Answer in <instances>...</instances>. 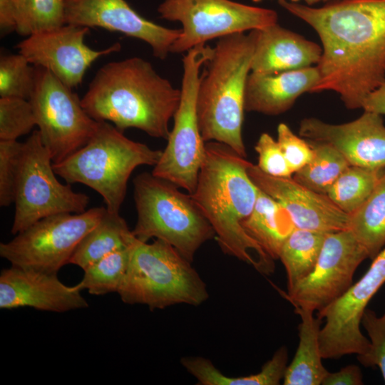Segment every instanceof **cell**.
<instances>
[{"label": "cell", "instance_id": "obj_17", "mask_svg": "<svg viewBox=\"0 0 385 385\" xmlns=\"http://www.w3.org/2000/svg\"><path fill=\"white\" fill-rule=\"evenodd\" d=\"M299 134L330 145L350 165L385 168V125L380 114L364 111L356 119L342 124L306 118L299 123Z\"/></svg>", "mask_w": 385, "mask_h": 385}, {"label": "cell", "instance_id": "obj_18", "mask_svg": "<svg viewBox=\"0 0 385 385\" xmlns=\"http://www.w3.org/2000/svg\"><path fill=\"white\" fill-rule=\"evenodd\" d=\"M248 175L255 185L275 200L288 213L297 228L326 233L349 229V215L327 195L315 192L293 178H277L251 164Z\"/></svg>", "mask_w": 385, "mask_h": 385}, {"label": "cell", "instance_id": "obj_5", "mask_svg": "<svg viewBox=\"0 0 385 385\" xmlns=\"http://www.w3.org/2000/svg\"><path fill=\"white\" fill-rule=\"evenodd\" d=\"M162 152L128 138L107 121H99L90 140L67 158L53 163V168L68 183H81L97 192L108 212H119L133 170L140 165L154 166Z\"/></svg>", "mask_w": 385, "mask_h": 385}, {"label": "cell", "instance_id": "obj_41", "mask_svg": "<svg viewBox=\"0 0 385 385\" xmlns=\"http://www.w3.org/2000/svg\"><path fill=\"white\" fill-rule=\"evenodd\" d=\"M304 1H305L307 5L312 6L315 4L320 3V2L327 3V2L336 1V0H304Z\"/></svg>", "mask_w": 385, "mask_h": 385}, {"label": "cell", "instance_id": "obj_38", "mask_svg": "<svg viewBox=\"0 0 385 385\" xmlns=\"http://www.w3.org/2000/svg\"><path fill=\"white\" fill-rule=\"evenodd\" d=\"M362 374L360 368L355 364L347 365L336 372H329L322 385H361Z\"/></svg>", "mask_w": 385, "mask_h": 385}, {"label": "cell", "instance_id": "obj_7", "mask_svg": "<svg viewBox=\"0 0 385 385\" xmlns=\"http://www.w3.org/2000/svg\"><path fill=\"white\" fill-rule=\"evenodd\" d=\"M133 185L138 217L131 231L139 240H163L192 262L200 246L215 237L190 194L175 184L144 172Z\"/></svg>", "mask_w": 385, "mask_h": 385}, {"label": "cell", "instance_id": "obj_24", "mask_svg": "<svg viewBox=\"0 0 385 385\" xmlns=\"http://www.w3.org/2000/svg\"><path fill=\"white\" fill-rule=\"evenodd\" d=\"M133 237L119 212L106 210L99 222L79 242L69 263L84 270L109 253L128 247Z\"/></svg>", "mask_w": 385, "mask_h": 385}, {"label": "cell", "instance_id": "obj_2", "mask_svg": "<svg viewBox=\"0 0 385 385\" xmlns=\"http://www.w3.org/2000/svg\"><path fill=\"white\" fill-rule=\"evenodd\" d=\"M205 157L190 194L212 226L221 250L263 274L274 270V259L242 226L255 206L258 188L247 170L252 163L230 146L205 143Z\"/></svg>", "mask_w": 385, "mask_h": 385}, {"label": "cell", "instance_id": "obj_13", "mask_svg": "<svg viewBox=\"0 0 385 385\" xmlns=\"http://www.w3.org/2000/svg\"><path fill=\"white\" fill-rule=\"evenodd\" d=\"M385 283V248L373 260L366 273L337 299L317 313L324 324L319 343L325 359H338L355 354L363 355L370 342L361 332V318L367 304Z\"/></svg>", "mask_w": 385, "mask_h": 385}, {"label": "cell", "instance_id": "obj_32", "mask_svg": "<svg viewBox=\"0 0 385 385\" xmlns=\"http://www.w3.org/2000/svg\"><path fill=\"white\" fill-rule=\"evenodd\" d=\"M21 53L0 57L1 98L29 100L35 85L36 68Z\"/></svg>", "mask_w": 385, "mask_h": 385}, {"label": "cell", "instance_id": "obj_22", "mask_svg": "<svg viewBox=\"0 0 385 385\" xmlns=\"http://www.w3.org/2000/svg\"><path fill=\"white\" fill-rule=\"evenodd\" d=\"M301 322L299 344L294 356L287 365L283 384L285 385H321L329 373L322 359L319 336L322 320L311 310L294 308Z\"/></svg>", "mask_w": 385, "mask_h": 385}, {"label": "cell", "instance_id": "obj_15", "mask_svg": "<svg viewBox=\"0 0 385 385\" xmlns=\"http://www.w3.org/2000/svg\"><path fill=\"white\" fill-rule=\"evenodd\" d=\"M89 29L66 24L27 36L16 48L33 66L48 70L73 89L81 84L87 69L96 59L121 49L118 42L100 51L90 48L84 41Z\"/></svg>", "mask_w": 385, "mask_h": 385}, {"label": "cell", "instance_id": "obj_30", "mask_svg": "<svg viewBox=\"0 0 385 385\" xmlns=\"http://www.w3.org/2000/svg\"><path fill=\"white\" fill-rule=\"evenodd\" d=\"M129 256L130 245L109 253L83 270V276L76 287L93 295L118 293L127 271Z\"/></svg>", "mask_w": 385, "mask_h": 385}, {"label": "cell", "instance_id": "obj_8", "mask_svg": "<svg viewBox=\"0 0 385 385\" xmlns=\"http://www.w3.org/2000/svg\"><path fill=\"white\" fill-rule=\"evenodd\" d=\"M213 50L210 46L201 43L184 55L180 100L173 116V127L167 145L151 173L189 194L195 190L205 157V142L200 133L197 114V96L200 69L211 58Z\"/></svg>", "mask_w": 385, "mask_h": 385}, {"label": "cell", "instance_id": "obj_33", "mask_svg": "<svg viewBox=\"0 0 385 385\" xmlns=\"http://www.w3.org/2000/svg\"><path fill=\"white\" fill-rule=\"evenodd\" d=\"M35 125L36 120L29 100L0 98V140H16L30 133Z\"/></svg>", "mask_w": 385, "mask_h": 385}, {"label": "cell", "instance_id": "obj_10", "mask_svg": "<svg viewBox=\"0 0 385 385\" xmlns=\"http://www.w3.org/2000/svg\"><path fill=\"white\" fill-rule=\"evenodd\" d=\"M103 207L81 213H61L41 219L0 244V256L11 265L57 274L84 236L101 220Z\"/></svg>", "mask_w": 385, "mask_h": 385}, {"label": "cell", "instance_id": "obj_12", "mask_svg": "<svg viewBox=\"0 0 385 385\" xmlns=\"http://www.w3.org/2000/svg\"><path fill=\"white\" fill-rule=\"evenodd\" d=\"M158 12L161 18L182 24L170 53L185 52L213 38L262 29L278 19L272 9L230 0H164Z\"/></svg>", "mask_w": 385, "mask_h": 385}, {"label": "cell", "instance_id": "obj_28", "mask_svg": "<svg viewBox=\"0 0 385 385\" xmlns=\"http://www.w3.org/2000/svg\"><path fill=\"white\" fill-rule=\"evenodd\" d=\"M384 170L349 165L326 195L340 210L351 215L370 196Z\"/></svg>", "mask_w": 385, "mask_h": 385}, {"label": "cell", "instance_id": "obj_11", "mask_svg": "<svg viewBox=\"0 0 385 385\" xmlns=\"http://www.w3.org/2000/svg\"><path fill=\"white\" fill-rule=\"evenodd\" d=\"M35 68V85L29 101L41 141L56 163L84 146L96 132L99 121L86 113L71 88L48 70Z\"/></svg>", "mask_w": 385, "mask_h": 385}, {"label": "cell", "instance_id": "obj_36", "mask_svg": "<svg viewBox=\"0 0 385 385\" xmlns=\"http://www.w3.org/2000/svg\"><path fill=\"white\" fill-rule=\"evenodd\" d=\"M277 131V140L294 174L310 162L314 150L307 140L294 134L286 123H279Z\"/></svg>", "mask_w": 385, "mask_h": 385}, {"label": "cell", "instance_id": "obj_35", "mask_svg": "<svg viewBox=\"0 0 385 385\" xmlns=\"http://www.w3.org/2000/svg\"><path fill=\"white\" fill-rule=\"evenodd\" d=\"M361 324L368 334L370 347L366 354L358 355L357 359L364 366H378L385 382V312L379 317L366 308Z\"/></svg>", "mask_w": 385, "mask_h": 385}, {"label": "cell", "instance_id": "obj_20", "mask_svg": "<svg viewBox=\"0 0 385 385\" xmlns=\"http://www.w3.org/2000/svg\"><path fill=\"white\" fill-rule=\"evenodd\" d=\"M319 73L317 66L272 73L250 72L245 94V110L275 115L290 109L297 99L312 93Z\"/></svg>", "mask_w": 385, "mask_h": 385}, {"label": "cell", "instance_id": "obj_31", "mask_svg": "<svg viewBox=\"0 0 385 385\" xmlns=\"http://www.w3.org/2000/svg\"><path fill=\"white\" fill-rule=\"evenodd\" d=\"M16 31L25 36L61 27L65 23V0H14Z\"/></svg>", "mask_w": 385, "mask_h": 385}, {"label": "cell", "instance_id": "obj_37", "mask_svg": "<svg viewBox=\"0 0 385 385\" xmlns=\"http://www.w3.org/2000/svg\"><path fill=\"white\" fill-rule=\"evenodd\" d=\"M255 150L258 154L257 167L265 173L277 178H292L289 168L282 149L269 133L260 135Z\"/></svg>", "mask_w": 385, "mask_h": 385}, {"label": "cell", "instance_id": "obj_42", "mask_svg": "<svg viewBox=\"0 0 385 385\" xmlns=\"http://www.w3.org/2000/svg\"><path fill=\"white\" fill-rule=\"evenodd\" d=\"M252 1L254 2H260V1H262L263 0H252ZM292 2H295V3H297V2H299L300 0H289Z\"/></svg>", "mask_w": 385, "mask_h": 385}, {"label": "cell", "instance_id": "obj_19", "mask_svg": "<svg viewBox=\"0 0 385 385\" xmlns=\"http://www.w3.org/2000/svg\"><path fill=\"white\" fill-rule=\"evenodd\" d=\"M76 285L63 284L57 274L11 265L0 273V308L29 307L62 313L88 307Z\"/></svg>", "mask_w": 385, "mask_h": 385}, {"label": "cell", "instance_id": "obj_4", "mask_svg": "<svg viewBox=\"0 0 385 385\" xmlns=\"http://www.w3.org/2000/svg\"><path fill=\"white\" fill-rule=\"evenodd\" d=\"M255 30L218 38L205 63L197 96V114L203 140L230 146L246 158L242 139L245 94L255 49Z\"/></svg>", "mask_w": 385, "mask_h": 385}, {"label": "cell", "instance_id": "obj_6", "mask_svg": "<svg viewBox=\"0 0 385 385\" xmlns=\"http://www.w3.org/2000/svg\"><path fill=\"white\" fill-rule=\"evenodd\" d=\"M191 263L163 240L148 243L133 235L127 271L118 294L124 303L147 305L150 310L177 304L198 306L209 294Z\"/></svg>", "mask_w": 385, "mask_h": 385}, {"label": "cell", "instance_id": "obj_16", "mask_svg": "<svg viewBox=\"0 0 385 385\" xmlns=\"http://www.w3.org/2000/svg\"><path fill=\"white\" fill-rule=\"evenodd\" d=\"M65 23L103 28L140 39L161 60L170 53L181 31L144 18L125 0H65Z\"/></svg>", "mask_w": 385, "mask_h": 385}, {"label": "cell", "instance_id": "obj_3", "mask_svg": "<svg viewBox=\"0 0 385 385\" xmlns=\"http://www.w3.org/2000/svg\"><path fill=\"white\" fill-rule=\"evenodd\" d=\"M180 89L160 76L147 61L132 57L103 65L81 99L86 113L119 130L134 128L167 140Z\"/></svg>", "mask_w": 385, "mask_h": 385}, {"label": "cell", "instance_id": "obj_29", "mask_svg": "<svg viewBox=\"0 0 385 385\" xmlns=\"http://www.w3.org/2000/svg\"><path fill=\"white\" fill-rule=\"evenodd\" d=\"M307 140L314 150V156L309 163L294 173L292 178L302 185L326 195L339 176L350 165L330 145Z\"/></svg>", "mask_w": 385, "mask_h": 385}, {"label": "cell", "instance_id": "obj_40", "mask_svg": "<svg viewBox=\"0 0 385 385\" xmlns=\"http://www.w3.org/2000/svg\"><path fill=\"white\" fill-rule=\"evenodd\" d=\"M361 108L366 111L385 115V81L367 96Z\"/></svg>", "mask_w": 385, "mask_h": 385}, {"label": "cell", "instance_id": "obj_27", "mask_svg": "<svg viewBox=\"0 0 385 385\" xmlns=\"http://www.w3.org/2000/svg\"><path fill=\"white\" fill-rule=\"evenodd\" d=\"M328 233L294 227L281 247L279 259L287 277V290L314 270Z\"/></svg>", "mask_w": 385, "mask_h": 385}, {"label": "cell", "instance_id": "obj_21", "mask_svg": "<svg viewBox=\"0 0 385 385\" xmlns=\"http://www.w3.org/2000/svg\"><path fill=\"white\" fill-rule=\"evenodd\" d=\"M251 71L272 73L316 66L322 48L277 23L255 30Z\"/></svg>", "mask_w": 385, "mask_h": 385}, {"label": "cell", "instance_id": "obj_39", "mask_svg": "<svg viewBox=\"0 0 385 385\" xmlns=\"http://www.w3.org/2000/svg\"><path fill=\"white\" fill-rule=\"evenodd\" d=\"M16 29L14 0H0L1 36L10 34Z\"/></svg>", "mask_w": 385, "mask_h": 385}, {"label": "cell", "instance_id": "obj_9", "mask_svg": "<svg viewBox=\"0 0 385 385\" xmlns=\"http://www.w3.org/2000/svg\"><path fill=\"white\" fill-rule=\"evenodd\" d=\"M51 157L38 130L23 143L11 232L16 235L42 218L86 210L89 197L56 178Z\"/></svg>", "mask_w": 385, "mask_h": 385}, {"label": "cell", "instance_id": "obj_26", "mask_svg": "<svg viewBox=\"0 0 385 385\" xmlns=\"http://www.w3.org/2000/svg\"><path fill=\"white\" fill-rule=\"evenodd\" d=\"M349 230L371 260L385 245V170L366 200L349 215Z\"/></svg>", "mask_w": 385, "mask_h": 385}, {"label": "cell", "instance_id": "obj_25", "mask_svg": "<svg viewBox=\"0 0 385 385\" xmlns=\"http://www.w3.org/2000/svg\"><path fill=\"white\" fill-rule=\"evenodd\" d=\"M287 361V349L282 346L258 373L230 377L221 373L210 360L204 357L186 356L180 359L183 366L202 385H277L284 378Z\"/></svg>", "mask_w": 385, "mask_h": 385}, {"label": "cell", "instance_id": "obj_1", "mask_svg": "<svg viewBox=\"0 0 385 385\" xmlns=\"http://www.w3.org/2000/svg\"><path fill=\"white\" fill-rule=\"evenodd\" d=\"M278 4L320 38L319 79L312 93L332 91L347 108H361L385 81V0H336L320 7Z\"/></svg>", "mask_w": 385, "mask_h": 385}, {"label": "cell", "instance_id": "obj_14", "mask_svg": "<svg viewBox=\"0 0 385 385\" xmlns=\"http://www.w3.org/2000/svg\"><path fill=\"white\" fill-rule=\"evenodd\" d=\"M367 253L349 229L328 233L313 271L284 294L294 308L319 312L353 284Z\"/></svg>", "mask_w": 385, "mask_h": 385}, {"label": "cell", "instance_id": "obj_34", "mask_svg": "<svg viewBox=\"0 0 385 385\" xmlns=\"http://www.w3.org/2000/svg\"><path fill=\"white\" fill-rule=\"evenodd\" d=\"M23 143L0 140V205L14 203Z\"/></svg>", "mask_w": 385, "mask_h": 385}, {"label": "cell", "instance_id": "obj_23", "mask_svg": "<svg viewBox=\"0 0 385 385\" xmlns=\"http://www.w3.org/2000/svg\"><path fill=\"white\" fill-rule=\"evenodd\" d=\"M242 226L274 260L279 258L283 242L295 227L284 209L259 188L253 210Z\"/></svg>", "mask_w": 385, "mask_h": 385}]
</instances>
